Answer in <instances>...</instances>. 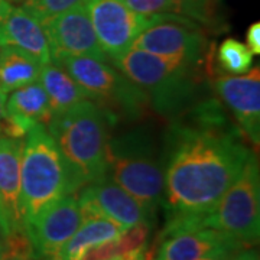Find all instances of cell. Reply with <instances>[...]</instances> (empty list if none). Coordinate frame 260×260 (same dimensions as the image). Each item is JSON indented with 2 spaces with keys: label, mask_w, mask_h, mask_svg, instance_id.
<instances>
[{
  "label": "cell",
  "mask_w": 260,
  "mask_h": 260,
  "mask_svg": "<svg viewBox=\"0 0 260 260\" xmlns=\"http://www.w3.org/2000/svg\"><path fill=\"white\" fill-rule=\"evenodd\" d=\"M124 230L126 229L107 218H102V217L85 218L54 259L81 260L87 251L103 243L110 242L113 239L119 237Z\"/></svg>",
  "instance_id": "20"
},
{
  "label": "cell",
  "mask_w": 260,
  "mask_h": 260,
  "mask_svg": "<svg viewBox=\"0 0 260 260\" xmlns=\"http://www.w3.org/2000/svg\"><path fill=\"white\" fill-rule=\"evenodd\" d=\"M109 121L97 103L84 100L48 123V132L70 169L75 192L107 174Z\"/></svg>",
  "instance_id": "2"
},
{
  "label": "cell",
  "mask_w": 260,
  "mask_h": 260,
  "mask_svg": "<svg viewBox=\"0 0 260 260\" xmlns=\"http://www.w3.org/2000/svg\"><path fill=\"white\" fill-rule=\"evenodd\" d=\"M225 260H259V253L253 249V246H246L232 253Z\"/></svg>",
  "instance_id": "28"
},
{
  "label": "cell",
  "mask_w": 260,
  "mask_h": 260,
  "mask_svg": "<svg viewBox=\"0 0 260 260\" xmlns=\"http://www.w3.org/2000/svg\"><path fill=\"white\" fill-rule=\"evenodd\" d=\"M42 25L49 41L51 58L71 55L90 56L107 61L94 32L85 5L64 12Z\"/></svg>",
  "instance_id": "12"
},
{
  "label": "cell",
  "mask_w": 260,
  "mask_h": 260,
  "mask_svg": "<svg viewBox=\"0 0 260 260\" xmlns=\"http://www.w3.org/2000/svg\"><path fill=\"white\" fill-rule=\"evenodd\" d=\"M0 45L23 49L41 64L52 61L44 25L25 8L13 6L8 0L0 9Z\"/></svg>",
  "instance_id": "16"
},
{
  "label": "cell",
  "mask_w": 260,
  "mask_h": 260,
  "mask_svg": "<svg viewBox=\"0 0 260 260\" xmlns=\"http://www.w3.org/2000/svg\"><path fill=\"white\" fill-rule=\"evenodd\" d=\"M48 260H55V259H48Z\"/></svg>",
  "instance_id": "35"
},
{
  "label": "cell",
  "mask_w": 260,
  "mask_h": 260,
  "mask_svg": "<svg viewBox=\"0 0 260 260\" xmlns=\"http://www.w3.org/2000/svg\"><path fill=\"white\" fill-rule=\"evenodd\" d=\"M6 99H8V94L5 93L2 88H0V121L3 117V112H5V104H6Z\"/></svg>",
  "instance_id": "30"
},
{
  "label": "cell",
  "mask_w": 260,
  "mask_h": 260,
  "mask_svg": "<svg viewBox=\"0 0 260 260\" xmlns=\"http://www.w3.org/2000/svg\"><path fill=\"white\" fill-rule=\"evenodd\" d=\"M84 217L77 194H68L47 207L25 225L39 260L54 259L81 225Z\"/></svg>",
  "instance_id": "10"
},
{
  "label": "cell",
  "mask_w": 260,
  "mask_h": 260,
  "mask_svg": "<svg viewBox=\"0 0 260 260\" xmlns=\"http://www.w3.org/2000/svg\"><path fill=\"white\" fill-rule=\"evenodd\" d=\"M8 2H12V3H20V2H23V0H8Z\"/></svg>",
  "instance_id": "33"
},
{
  "label": "cell",
  "mask_w": 260,
  "mask_h": 260,
  "mask_svg": "<svg viewBox=\"0 0 260 260\" xmlns=\"http://www.w3.org/2000/svg\"><path fill=\"white\" fill-rule=\"evenodd\" d=\"M217 61L230 75L246 74L253 65V54L246 44L227 38L217 49Z\"/></svg>",
  "instance_id": "22"
},
{
  "label": "cell",
  "mask_w": 260,
  "mask_h": 260,
  "mask_svg": "<svg viewBox=\"0 0 260 260\" xmlns=\"http://www.w3.org/2000/svg\"><path fill=\"white\" fill-rule=\"evenodd\" d=\"M0 260H39L29 242L26 232H12L6 236V246Z\"/></svg>",
  "instance_id": "25"
},
{
  "label": "cell",
  "mask_w": 260,
  "mask_h": 260,
  "mask_svg": "<svg viewBox=\"0 0 260 260\" xmlns=\"http://www.w3.org/2000/svg\"><path fill=\"white\" fill-rule=\"evenodd\" d=\"M39 83L48 95L52 117L67 112L77 103L90 100L83 87L68 74L65 68L54 61L42 65Z\"/></svg>",
  "instance_id": "19"
},
{
  "label": "cell",
  "mask_w": 260,
  "mask_h": 260,
  "mask_svg": "<svg viewBox=\"0 0 260 260\" xmlns=\"http://www.w3.org/2000/svg\"><path fill=\"white\" fill-rule=\"evenodd\" d=\"M85 3L87 0H23L22 8L32 13L41 23H45L49 19L78 6H84Z\"/></svg>",
  "instance_id": "24"
},
{
  "label": "cell",
  "mask_w": 260,
  "mask_h": 260,
  "mask_svg": "<svg viewBox=\"0 0 260 260\" xmlns=\"http://www.w3.org/2000/svg\"><path fill=\"white\" fill-rule=\"evenodd\" d=\"M123 2L133 12L143 16L178 15V16L192 19V12L186 0H123Z\"/></svg>",
  "instance_id": "23"
},
{
  "label": "cell",
  "mask_w": 260,
  "mask_h": 260,
  "mask_svg": "<svg viewBox=\"0 0 260 260\" xmlns=\"http://www.w3.org/2000/svg\"><path fill=\"white\" fill-rule=\"evenodd\" d=\"M192 12V19L195 22H201L208 25L211 22V10L210 0H186Z\"/></svg>",
  "instance_id": "26"
},
{
  "label": "cell",
  "mask_w": 260,
  "mask_h": 260,
  "mask_svg": "<svg viewBox=\"0 0 260 260\" xmlns=\"http://www.w3.org/2000/svg\"><path fill=\"white\" fill-rule=\"evenodd\" d=\"M99 44L107 59H116L133 47V42L158 16H143L130 9L123 0H87Z\"/></svg>",
  "instance_id": "9"
},
{
  "label": "cell",
  "mask_w": 260,
  "mask_h": 260,
  "mask_svg": "<svg viewBox=\"0 0 260 260\" xmlns=\"http://www.w3.org/2000/svg\"><path fill=\"white\" fill-rule=\"evenodd\" d=\"M25 140L0 136V205L12 232L25 230L20 205V160Z\"/></svg>",
  "instance_id": "17"
},
{
  "label": "cell",
  "mask_w": 260,
  "mask_h": 260,
  "mask_svg": "<svg viewBox=\"0 0 260 260\" xmlns=\"http://www.w3.org/2000/svg\"><path fill=\"white\" fill-rule=\"evenodd\" d=\"M215 90L232 110L243 133L259 145L260 140V70L256 67L242 75H221L215 80Z\"/></svg>",
  "instance_id": "13"
},
{
  "label": "cell",
  "mask_w": 260,
  "mask_h": 260,
  "mask_svg": "<svg viewBox=\"0 0 260 260\" xmlns=\"http://www.w3.org/2000/svg\"><path fill=\"white\" fill-rule=\"evenodd\" d=\"M150 229L148 223L129 227L119 237L87 251L81 260H149Z\"/></svg>",
  "instance_id": "18"
},
{
  "label": "cell",
  "mask_w": 260,
  "mask_h": 260,
  "mask_svg": "<svg viewBox=\"0 0 260 260\" xmlns=\"http://www.w3.org/2000/svg\"><path fill=\"white\" fill-rule=\"evenodd\" d=\"M0 121L5 136L23 139L37 126H48L52 117L48 95L39 81L9 93Z\"/></svg>",
  "instance_id": "15"
},
{
  "label": "cell",
  "mask_w": 260,
  "mask_h": 260,
  "mask_svg": "<svg viewBox=\"0 0 260 260\" xmlns=\"http://www.w3.org/2000/svg\"><path fill=\"white\" fill-rule=\"evenodd\" d=\"M0 225L3 227V230L6 232V234H9V224H8V220H6V217H5V214H3V210H2V205H0Z\"/></svg>",
  "instance_id": "31"
},
{
  "label": "cell",
  "mask_w": 260,
  "mask_h": 260,
  "mask_svg": "<svg viewBox=\"0 0 260 260\" xmlns=\"http://www.w3.org/2000/svg\"><path fill=\"white\" fill-rule=\"evenodd\" d=\"M70 169L47 126L26 135L20 160V205L23 225L65 195L74 194Z\"/></svg>",
  "instance_id": "3"
},
{
  "label": "cell",
  "mask_w": 260,
  "mask_h": 260,
  "mask_svg": "<svg viewBox=\"0 0 260 260\" xmlns=\"http://www.w3.org/2000/svg\"><path fill=\"white\" fill-rule=\"evenodd\" d=\"M107 175L153 218L164 203L165 171L139 138L109 142Z\"/></svg>",
  "instance_id": "7"
},
{
  "label": "cell",
  "mask_w": 260,
  "mask_h": 260,
  "mask_svg": "<svg viewBox=\"0 0 260 260\" xmlns=\"http://www.w3.org/2000/svg\"><path fill=\"white\" fill-rule=\"evenodd\" d=\"M5 2H6V0H0V9H2V6L5 5Z\"/></svg>",
  "instance_id": "34"
},
{
  "label": "cell",
  "mask_w": 260,
  "mask_h": 260,
  "mask_svg": "<svg viewBox=\"0 0 260 260\" xmlns=\"http://www.w3.org/2000/svg\"><path fill=\"white\" fill-rule=\"evenodd\" d=\"M250 153L236 132L210 123L181 130L165 169L162 205L168 221L160 237L200 229Z\"/></svg>",
  "instance_id": "1"
},
{
  "label": "cell",
  "mask_w": 260,
  "mask_h": 260,
  "mask_svg": "<svg viewBox=\"0 0 260 260\" xmlns=\"http://www.w3.org/2000/svg\"><path fill=\"white\" fill-rule=\"evenodd\" d=\"M247 47L251 51L253 55H259L260 54V23H251L249 29H247Z\"/></svg>",
  "instance_id": "27"
},
{
  "label": "cell",
  "mask_w": 260,
  "mask_h": 260,
  "mask_svg": "<svg viewBox=\"0 0 260 260\" xmlns=\"http://www.w3.org/2000/svg\"><path fill=\"white\" fill-rule=\"evenodd\" d=\"M52 61L68 71L110 120L140 119L150 106L146 93L107 61L71 55L55 56Z\"/></svg>",
  "instance_id": "5"
},
{
  "label": "cell",
  "mask_w": 260,
  "mask_h": 260,
  "mask_svg": "<svg viewBox=\"0 0 260 260\" xmlns=\"http://www.w3.org/2000/svg\"><path fill=\"white\" fill-rule=\"evenodd\" d=\"M201 227L215 229L244 246L257 244L260 236V172L259 162L253 152L213 211L201 221Z\"/></svg>",
  "instance_id": "6"
},
{
  "label": "cell",
  "mask_w": 260,
  "mask_h": 260,
  "mask_svg": "<svg viewBox=\"0 0 260 260\" xmlns=\"http://www.w3.org/2000/svg\"><path fill=\"white\" fill-rule=\"evenodd\" d=\"M230 254H213V256H207V257H203V259L198 260H225Z\"/></svg>",
  "instance_id": "32"
},
{
  "label": "cell",
  "mask_w": 260,
  "mask_h": 260,
  "mask_svg": "<svg viewBox=\"0 0 260 260\" xmlns=\"http://www.w3.org/2000/svg\"><path fill=\"white\" fill-rule=\"evenodd\" d=\"M75 194L84 220L102 217L117 223L123 229L143 223L152 224V217L145 208L107 174L84 185Z\"/></svg>",
  "instance_id": "11"
},
{
  "label": "cell",
  "mask_w": 260,
  "mask_h": 260,
  "mask_svg": "<svg viewBox=\"0 0 260 260\" xmlns=\"http://www.w3.org/2000/svg\"><path fill=\"white\" fill-rule=\"evenodd\" d=\"M205 47L207 38L195 20L178 15H160L136 38L132 48L198 65Z\"/></svg>",
  "instance_id": "8"
},
{
  "label": "cell",
  "mask_w": 260,
  "mask_h": 260,
  "mask_svg": "<svg viewBox=\"0 0 260 260\" xmlns=\"http://www.w3.org/2000/svg\"><path fill=\"white\" fill-rule=\"evenodd\" d=\"M117 70L140 87L160 114H175L185 107L197 87V64L153 55L130 48L113 59Z\"/></svg>",
  "instance_id": "4"
},
{
  "label": "cell",
  "mask_w": 260,
  "mask_h": 260,
  "mask_svg": "<svg viewBox=\"0 0 260 260\" xmlns=\"http://www.w3.org/2000/svg\"><path fill=\"white\" fill-rule=\"evenodd\" d=\"M42 65L29 52L0 45V88L6 94L39 81Z\"/></svg>",
  "instance_id": "21"
},
{
  "label": "cell",
  "mask_w": 260,
  "mask_h": 260,
  "mask_svg": "<svg viewBox=\"0 0 260 260\" xmlns=\"http://www.w3.org/2000/svg\"><path fill=\"white\" fill-rule=\"evenodd\" d=\"M6 232L3 230V227L0 225V257L3 256V251H5V246H6Z\"/></svg>",
  "instance_id": "29"
},
{
  "label": "cell",
  "mask_w": 260,
  "mask_h": 260,
  "mask_svg": "<svg viewBox=\"0 0 260 260\" xmlns=\"http://www.w3.org/2000/svg\"><path fill=\"white\" fill-rule=\"evenodd\" d=\"M242 247L246 246L224 233L200 227L162 236L155 260H198L213 254H232Z\"/></svg>",
  "instance_id": "14"
}]
</instances>
